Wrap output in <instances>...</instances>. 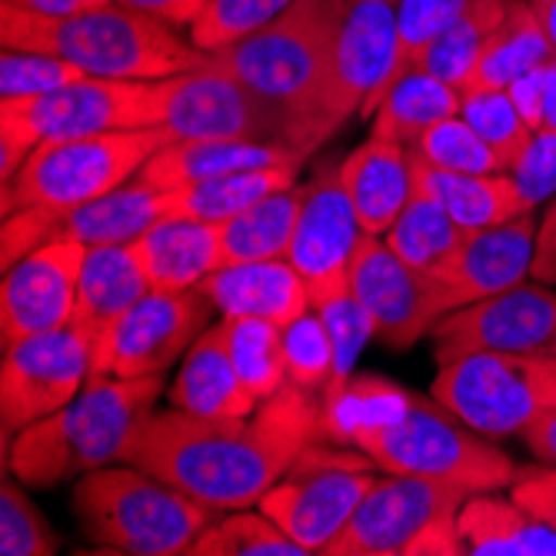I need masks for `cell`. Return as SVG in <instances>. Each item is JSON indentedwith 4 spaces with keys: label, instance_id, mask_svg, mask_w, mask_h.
Returning <instances> with one entry per match:
<instances>
[{
    "label": "cell",
    "instance_id": "obj_15",
    "mask_svg": "<svg viewBox=\"0 0 556 556\" xmlns=\"http://www.w3.org/2000/svg\"><path fill=\"white\" fill-rule=\"evenodd\" d=\"M93 330L67 324L4 346L0 364V414L4 437L58 414L84 390L93 364Z\"/></svg>",
    "mask_w": 556,
    "mask_h": 556
},
{
    "label": "cell",
    "instance_id": "obj_50",
    "mask_svg": "<svg viewBox=\"0 0 556 556\" xmlns=\"http://www.w3.org/2000/svg\"><path fill=\"white\" fill-rule=\"evenodd\" d=\"M117 4L150 14L157 21H167L174 27H190L200 17V11L207 8V0H117Z\"/></svg>",
    "mask_w": 556,
    "mask_h": 556
},
{
    "label": "cell",
    "instance_id": "obj_13",
    "mask_svg": "<svg viewBox=\"0 0 556 556\" xmlns=\"http://www.w3.org/2000/svg\"><path fill=\"white\" fill-rule=\"evenodd\" d=\"M400 0H346L317 127L327 143L353 114L370 121L400 58Z\"/></svg>",
    "mask_w": 556,
    "mask_h": 556
},
{
    "label": "cell",
    "instance_id": "obj_14",
    "mask_svg": "<svg viewBox=\"0 0 556 556\" xmlns=\"http://www.w3.org/2000/svg\"><path fill=\"white\" fill-rule=\"evenodd\" d=\"M214 303L193 290H150L134 307L93 337L90 377H164L207 330Z\"/></svg>",
    "mask_w": 556,
    "mask_h": 556
},
{
    "label": "cell",
    "instance_id": "obj_24",
    "mask_svg": "<svg viewBox=\"0 0 556 556\" xmlns=\"http://www.w3.org/2000/svg\"><path fill=\"white\" fill-rule=\"evenodd\" d=\"M340 180L361 217L364 233L383 237L414 197L410 150L396 140L370 134L340 161Z\"/></svg>",
    "mask_w": 556,
    "mask_h": 556
},
{
    "label": "cell",
    "instance_id": "obj_33",
    "mask_svg": "<svg viewBox=\"0 0 556 556\" xmlns=\"http://www.w3.org/2000/svg\"><path fill=\"white\" fill-rule=\"evenodd\" d=\"M553 47L530 8V0H510V11L503 17V24L493 30V37L486 40L483 54L470 74V87H510L514 80H520L523 74L543 67L546 61H553Z\"/></svg>",
    "mask_w": 556,
    "mask_h": 556
},
{
    "label": "cell",
    "instance_id": "obj_7",
    "mask_svg": "<svg viewBox=\"0 0 556 556\" xmlns=\"http://www.w3.org/2000/svg\"><path fill=\"white\" fill-rule=\"evenodd\" d=\"M164 127L104 130L37 143L11 184H4V217L21 207H80L130 184L140 167L174 143Z\"/></svg>",
    "mask_w": 556,
    "mask_h": 556
},
{
    "label": "cell",
    "instance_id": "obj_28",
    "mask_svg": "<svg viewBox=\"0 0 556 556\" xmlns=\"http://www.w3.org/2000/svg\"><path fill=\"white\" fill-rule=\"evenodd\" d=\"M150 290L154 287L147 280V270L137 257L134 243L87 247L84 264H80V280H77L74 320L90 327L93 333H104Z\"/></svg>",
    "mask_w": 556,
    "mask_h": 556
},
{
    "label": "cell",
    "instance_id": "obj_26",
    "mask_svg": "<svg viewBox=\"0 0 556 556\" xmlns=\"http://www.w3.org/2000/svg\"><path fill=\"white\" fill-rule=\"evenodd\" d=\"M137 257L154 290H193L224 267L220 224L164 217L134 240Z\"/></svg>",
    "mask_w": 556,
    "mask_h": 556
},
{
    "label": "cell",
    "instance_id": "obj_53",
    "mask_svg": "<svg viewBox=\"0 0 556 556\" xmlns=\"http://www.w3.org/2000/svg\"><path fill=\"white\" fill-rule=\"evenodd\" d=\"M530 8H533L536 21H540L546 40L553 47V54H556V0H530Z\"/></svg>",
    "mask_w": 556,
    "mask_h": 556
},
{
    "label": "cell",
    "instance_id": "obj_39",
    "mask_svg": "<svg viewBox=\"0 0 556 556\" xmlns=\"http://www.w3.org/2000/svg\"><path fill=\"white\" fill-rule=\"evenodd\" d=\"M293 4L296 0H207V8L200 11V17L187 30L190 40L214 58L277 21Z\"/></svg>",
    "mask_w": 556,
    "mask_h": 556
},
{
    "label": "cell",
    "instance_id": "obj_3",
    "mask_svg": "<svg viewBox=\"0 0 556 556\" xmlns=\"http://www.w3.org/2000/svg\"><path fill=\"white\" fill-rule=\"evenodd\" d=\"M0 40L11 50H43L87 77L111 80H164L211 64L180 27L140 14L124 4H108L77 17L50 21L14 4H0Z\"/></svg>",
    "mask_w": 556,
    "mask_h": 556
},
{
    "label": "cell",
    "instance_id": "obj_22",
    "mask_svg": "<svg viewBox=\"0 0 556 556\" xmlns=\"http://www.w3.org/2000/svg\"><path fill=\"white\" fill-rule=\"evenodd\" d=\"M307 154L283 140H174L150 157L134 180L180 190L254 167H303Z\"/></svg>",
    "mask_w": 556,
    "mask_h": 556
},
{
    "label": "cell",
    "instance_id": "obj_35",
    "mask_svg": "<svg viewBox=\"0 0 556 556\" xmlns=\"http://www.w3.org/2000/svg\"><path fill=\"white\" fill-rule=\"evenodd\" d=\"M464 233L467 230L450 217L437 197L414 190L410 204L400 211L383 240L403 264L417 267L420 274H437L460 247Z\"/></svg>",
    "mask_w": 556,
    "mask_h": 556
},
{
    "label": "cell",
    "instance_id": "obj_43",
    "mask_svg": "<svg viewBox=\"0 0 556 556\" xmlns=\"http://www.w3.org/2000/svg\"><path fill=\"white\" fill-rule=\"evenodd\" d=\"M87 77L80 67L43 54V50H11L0 54V100H30L54 93L74 80Z\"/></svg>",
    "mask_w": 556,
    "mask_h": 556
},
{
    "label": "cell",
    "instance_id": "obj_4",
    "mask_svg": "<svg viewBox=\"0 0 556 556\" xmlns=\"http://www.w3.org/2000/svg\"><path fill=\"white\" fill-rule=\"evenodd\" d=\"M161 390L164 377H90L67 407L14 433L8 470L24 486L50 490L121 464L134 430L154 414Z\"/></svg>",
    "mask_w": 556,
    "mask_h": 556
},
{
    "label": "cell",
    "instance_id": "obj_2",
    "mask_svg": "<svg viewBox=\"0 0 556 556\" xmlns=\"http://www.w3.org/2000/svg\"><path fill=\"white\" fill-rule=\"evenodd\" d=\"M327 437L364 450L387 473H407L450 483L464 493L510 490L520 467L496 446L453 417L433 396H414L380 377H350L324 393Z\"/></svg>",
    "mask_w": 556,
    "mask_h": 556
},
{
    "label": "cell",
    "instance_id": "obj_19",
    "mask_svg": "<svg viewBox=\"0 0 556 556\" xmlns=\"http://www.w3.org/2000/svg\"><path fill=\"white\" fill-rule=\"evenodd\" d=\"M361 240L364 227L350 204L337 164L333 170H324L314 184L303 187V204L287 254V261L307 283L314 307L350 290V267Z\"/></svg>",
    "mask_w": 556,
    "mask_h": 556
},
{
    "label": "cell",
    "instance_id": "obj_1",
    "mask_svg": "<svg viewBox=\"0 0 556 556\" xmlns=\"http://www.w3.org/2000/svg\"><path fill=\"white\" fill-rule=\"evenodd\" d=\"M327 437V407L317 390L287 383L247 417L150 414L124 446L121 464L167 480L211 510H243Z\"/></svg>",
    "mask_w": 556,
    "mask_h": 556
},
{
    "label": "cell",
    "instance_id": "obj_5",
    "mask_svg": "<svg viewBox=\"0 0 556 556\" xmlns=\"http://www.w3.org/2000/svg\"><path fill=\"white\" fill-rule=\"evenodd\" d=\"M343 11L346 0H296L257 34L214 54L220 71L290 117L293 147L307 157L324 147L317 111L330 80Z\"/></svg>",
    "mask_w": 556,
    "mask_h": 556
},
{
    "label": "cell",
    "instance_id": "obj_37",
    "mask_svg": "<svg viewBox=\"0 0 556 556\" xmlns=\"http://www.w3.org/2000/svg\"><path fill=\"white\" fill-rule=\"evenodd\" d=\"M190 556H311L287 530H280L264 510L250 514L247 507L207 523L190 546Z\"/></svg>",
    "mask_w": 556,
    "mask_h": 556
},
{
    "label": "cell",
    "instance_id": "obj_30",
    "mask_svg": "<svg viewBox=\"0 0 556 556\" xmlns=\"http://www.w3.org/2000/svg\"><path fill=\"white\" fill-rule=\"evenodd\" d=\"M464 90L453 87L424 67H410L390 80L370 114V134L414 147L430 127L460 114Z\"/></svg>",
    "mask_w": 556,
    "mask_h": 556
},
{
    "label": "cell",
    "instance_id": "obj_52",
    "mask_svg": "<svg viewBox=\"0 0 556 556\" xmlns=\"http://www.w3.org/2000/svg\"><path fill=\"white\" fill-rule=\"evenodd\" d=\"M8 4L37 14V17H50V21H64V17H77L97 8H108L114 0H8Z\"/></svg>",
    "mask_w": 556,
    "mask_h": 556
},
{
    "label": "cell",
    "instance_id": "obj_31",
    "mask_svg": "<svg viewBox=\"0 0 556 556\" xmlns=\"http://www.w3.org/2000/svg\"><path fill=\"white\" fill-rule=\"evenodd\" d=\"M303 204V187H283L261 204L240 211L237 217L220 224L224 267L227 264H261V261H287L296 217Z\"/></svg>",
    "mask_w": 556,
    "mask_h": 556
},
{
    "label": "cell",
    "instance_id": "obj_42",
    "mask_svg": "<svg viewBox=\"0 0 556 556\" xmlns=\"http://www.w3.org/2000/svg\"><path fill=\"white\" fill-rule=\"evenodd\" d=\"M314 311L324 317L327 333L333 340V377L324 390V393H330V390H340L353 377V367H357L364 346L374 340V324H370L367 311L361 307V300L353 296V290H343V293L324 300Z\"/></svg>",
    "mask_w": 556,
    "mask_h": 556
},
{
    "label": "cell",
    "instance_id": "obj_49",
    "mask_svg": "<svg viewBox=\"0 0 556 556\" xmlns=\"http://www.w3.org/2000/svg\"><path fill=\"white\" fill-rule=\"evenodd\" d=\"M549 64V61H546ZM546 64L543 67H536V71H530V74H523L520 80H514L507 90H510V97H514V104L520 108V114H523V121L533 127V130H540L543 127V90H546Z\"/></svg>",
    "mask_w": 556,
    "mask_h": 556
},
{
    "label": "cell",
    "instance_id": "obj_10",
    "mask_svg": "<svg viewBox=\"0 0 556 556\" xmlns=\"http://www.w3.org/2000/svg\"><path fill=\"white\" fill-rule=\"evenodd\" d=\"M430 396L490 440L520 437L536 414L556 407V357L470 350L440 364Z\"/></svg>",
    "mask_w": 556,
    "mask_h": 556
},
{
    "label": "cell",
    "instance_id": "obj_17",
    "mask_svg": "<svg viewBox=\"0 0 556 556\" xmlns=\"http://www.w3.org/2000/svg\"><path fill=\"white\" fill-rule=\"evenodd\" d=\"M430 337L437 367L470 350L556 357V290L540 280H523L446 314Z\"/></svg>",
    "mask_w": 556,
    "mask_h": 556
},
{
    "label": "cell",
    "instance_id": "obj_21",
    "mask_svg": "<svg viewBox=\"0 0 556 556\" xmlns=\"http://www.w3.org/2000/svg\"><path fill=\"white\" fill-rule=\"evenodd\" d=\"M536 230L540 220L533 211L500 227L467 230L453 257L437 274H430L437 280L446 314L530 280Z\"/></svg>",
    "mask_w": 556,
    "mask_h": 556
},
{
    "label": "cell",
    "instance_id": "obj_46",
    "mask_svg": "<svg viewBox=\"0 0 556 556\" xmlns=\"http://www.w3.org/2000/svg\"><path fill=\"white\" fill-rule=\"evenodd\" d=\"M510 174L530 211H536L540 204H549L556 197V130L549 127L533 130V140L527 143V150Z\"/></svg>",
    "mask_w": 556,
    "mask_h": 556
},
{
    "label": "cell",
    "instance_id": "obj_27",
    "mask_svg": "<svg viewBox=\"0 0 556 556\" xmlns=\"http://www.w3.org/2000/svg\"><path fill=\"white\" fill-rule=\"evenodd\" d=\"M410 174H414V190L437 197L464 230H486V227L507 224L520 214H530L514 174L440 170L427 164L424 157H417L414 150H410Z\"/></svg>",
    "mask_w": 556,
    "mask_h": 556
},
{
    "label": "cell",
    "instance_id": "obj_48",
    "mask_svg": "<svg viewBox=\"0 0 556 556\" xmlns=\"http://www.w3.org/2000/svg\"><path fill=\"white\" fill-rule=\"evenodd\" d=\"M530 280L556 283V197L546 204V214L536 230V250H533V267Z\"/></svg>",
    "mask_w": 556,
    "mask_h": 556
},
{
    "label": "cell",
    "instance_id": "obj_11",
    "mask_svg": "<svg viewBox=\"0 0 556 556\" xmlns=\"http://www.w3.org/2000/svg\"><path fill=\"white\" fill-rule=\"evenodd\" d=\"M330 443L317 440L300 450L287 473L261 496V510L307 553H327L374 486V470H380L364 450Z\"/></svg>",
    "mask_w": 556,
    "mask_h": 556
},
{
    "label": "cell",
    "instance_id": "obj_36",
    "mask_svg": "<svg viewBox=\"0 0 556 556\" xmlns=\"http://www.w3.org/2000/svg\"><path fill=\"white\" fill-rule=\"evenodd\" d=\"M220 327H224L227 353L240 380L261 403L290 383L280 324H270L261 317H224Z\"/></svg>",
    "mask_w": 556,
    "mask_h": 556
},
{
    "label": "cell",
    "instance_id": "obj_44",
    "mask_svg": "<svg viewBox=\"0 0 556 556\" xmlns=\"http://www.w3.org/2000/svg\"><path fill=\"white\" fill-rule=\"evenodd\" d=\"M283 353L290 383H300L307 390H327L333 377V340L314 307L283 327Z\"/></svg>",
    "mask_w": 556,
    "mask_h": 556
},
{
    "label": "cell",
    "instance_id": "obj_12",
    "mask_svg": "<svg viewBox=\"0 0 556 556\" xmlns=\"http://www.w3.org/2000/svg\"><path fill=\"white\" fill-rule=\"evenodd\" d=\"M157 127L177 140H283L293 147L290 117L220 71L214 58L200 71L157 80Z\"/></svg>",
    "mask_w": 556,
    "mask_h": 556
},
{
    "label": "cell",
    "instance_id": "obj_41",
    "mask_svg": "<svg viewBox=\"0 0 556 556\" xmlns=\"http://www.w3.org/2000/svg\"><path fill=\"white\" fill-rule=\"evenodd\" d=\"M61 549V536L37 503L24 493V483L8 470L0 486V553L4 556H54Z\"/></svg>",
    "mask_w": 556,
    "mask_h": 556
},
{
    "label": "cell",
    "instance_id": "obj_9",
    "mask_svg": "<svg viewBox=\"0 0 556 556\" xmlns=\"http://www.w3.org/2000/svg\"><path fill=\"white\" fill-rule=\"evenodd\" d=\"M467 496L427 477H377L324 556H460L457 514Z\"/></svg>",
    "mask_w": 556,
    "mask_h": 556
},
{
    "label": "cell",
    "instance_id": "obj_47",
    "mask_svg": "<svg viewBox=\"0 0 556 556\" xmlns=\"http://www.w3.org/2000/svg\"><path fill=\"white\" fill-rule=\"evenodd\" d=\"M510 496L556 533V467H520V477L510 483Z\"/></svg>",
    "mask_w": 556,
    "mask_h": 556
},
{
    "label": "cell",
    "instance_id": "obj_38",
    "mask_svg": "<svg viewBox=\"0 0 556 556\" xmlns=\"http://www.w3.org/2000/svg\"><path fill=\"white\" fill-rule=\"evenodd\" d=\"M460 117L496 150L507 170L517 167L527 143L533 140V127L523 121L520 108L507 87H470L464 90Z\"/></svg>",
    "mask_w": 556,
    "mask_h": 556
},
{
    "label": "cell",
    "instance_id": "obj_51",
    "mask_svg": "<svg viewBox=\"0 0 556 556\" xmlns=\"http://www.w3.org/2000/svg\"><path fill=\"white\" fill-rule=\"evenodd\" d=\"M520 437L540 464L556 467V407H546L543 414H536L533 424Z\"/></svg>",
    "mask_w": 556,
    "mask_h": 556
},
{
    "label": "cell",
    "instance_id": "obj_40",
    "mask_svg": "<svg viewBox=\"0 0 556 556\" xmlns=\"http://www.w3.org/2000/svg\"><path fill=\"white\" fill-rule=\"evenodd\" d=\"M414 154L440 170H457V174H510L507 164L500 161L496 150L457 114L450 121H440L430 127L414 147Z\"/></svg>",
    "mask_w": 556,
    "mask_h": 556
},
{
    "label": "cell",
    "instance_id": "obj_32",
    "mask_svg": "<svg viewBox=\"0 0 556 556\" xmlns=\"http://www.w3.org/2000/svg\"><path fill=\"white\" fill-rule=\"evenodd\" d=\"M300 167H254L237 170L227 177H214L204 184H190L180 190H170V211L167 217H193L207 224H224L237 217L240 211L261 204L264 197L293 187Z\"/></svg>",
    "mask_w": 556,
    "mask_h": 556
},
{
    "label": "cell",
    "instance_id": "obj_54",
    "mask_svg": "<svg viewBox=\"0 0 556 556\" xmlns=\"http://www.w3.org/2000/svg\"><path fill=\"white\" fill-rule=\"evenodd\" d=\"M543 127L556 130V58L546 64V90H543Z\"/></svg>",
    "mask_w": 556,
    "mask_h": 556
},
{
    "label": "cell",
    "instance_id": "obj_25",
    "mask_svg": "<svg viewBox=\"0 0 556 556\" xmlns=\"http://www.w3.org/2000/svg\"><path fill=\"white\" fill-rule=\"evenodd\" d=\"M167 400L174 410L197 417H247L261 407L230 361L220 324L207 327L184 353L180 374L167 387Z\"/></svg>",
    "mask_w": 556,
    "mask_h": 556
},
{
    "label": "cell",
    "instance_id": "obj_8",
    "mask_svg": "<svg viewBox=\"0 0 556 556\" xmlns=\"http://www.w3.org/2000/svg\"><path fill=\"white\" fill-rule=\"evenodd\" d=\"M140 127H157V80L80 77L43 97L0 100L4 184L14 180L37 143Z\"/></svg>",
    "mask_w": 556,
    "mask_h": 556
},
{
    "label": "cell",
    "instance_id": "obj_18",
    "mask_svg": "<svg viewBox=\"0 0 556 556\" xmlns=\"http://www.w3.org/2000/svg\"><path fill=\"white\" fill-rule=\"evenodd\" d=\"M350 290L374 324V340L387 350H410L446 317L430 274L403 264L383 237L364 233L350 267Z\"/></svg>",
    "mask_w": 556,
    "mask_h": 556
},
{
    "label": "cell",
    "instance_id": "obj_29",
    "mask_svg": "<svg viewBox=\"0 0 556 556\" xmlns=\"http://www.w3.org/2000/svg\"><path fill=\"white\" fill-rule=\"evenodd\" d=\"M460 536L473 556H556V533L523 510L514 496L473 493L457 514Z\"/></svg>",
    "mask_w": 556,
    "mask_h": 556
},
{
    "label": "cell",
    "instance_id": "obj_23",
    "mask_svg": "<svg viewBox=\"0 0 556 556\" xmlns=\"http://www.w3.org/2000/svg\"><path fill=\"white\" fill-rule=\"evenodd\" d=\"M197 290L224 317H261L280 327L293 324L314 307L307 283L290 261L227 264L214 270Z\"/></svg>",
    "mask_w": 556,
    "mask_h": 556
},
{
    "label": "cell",
    "instance_id": "obj_16",
    "mask_svg": "<svg viewBox=\"0 0 556 556\" xmlns=\"http://www.w3.org/2000/svg\"><path fill=\"white\" fill-rule=\"evenodd\" d=\"M170 190L130 180L80 207H21L4 217V247L0 264L14 267L24 254L47 240H77L84 247L100 243H134L170 211Z\"/></svg>",
    "mask_w": 556,
    "mask_h": 556
},
{
    "label": "cell",
    "instance_id": "obj_20",
    "mask_svg": "<svg viewBox=\"0 0 556 556\" xmlns=\"http://www.w3.org/2000/svg\"><path fill=\"white\" fill-rule=\"evenodd\" d=\"M87 247L77 240H47L4 270L0 287V343L74 324L77 280Z\"/></svg>",
    "mask_w": 556,
    "mask_h": 556
},
{
    "label": "cell",
    "instance_id": "obj_45",
    "mask_svg": "<svg viewBox=\"0 0 556 556\" xmlns=\"http://www.w3.org/2000/svg\"><path fill=\"white\" fill-rule=\"evenodd\" d=\"M477 0H400V58L396 74L410 71L420 58V50L446 27L457 21L464 11H470Z\"/></svg>",
    "mask_w": 556,
    "mask_h": 556
},
{
    "label": "cell",
    "instance_id": "obj_6",
    "mask_svg": "<svg viewBox=\"0 0 556 556\" xmlns=\"http://www.w3.org/2000/svg\"><path fill=\"white\" fill-rule=\"evenodd\" d=\"M74 514L90 543L127 556L190 553L211 507L134 464L90 470L74 486Z\"/></svg>",
    "mask_w": 556,
    "mask_h": 556
},
{
    "label": "cell",
    "instance_id": "obj_34",
    "mask_svg": "<svg viewBox=\"0 0 556 556\" xmlns=\"http://www.w3.org/2000/svg\"><path fill=\"white\" fill-rule=\"evenodd\" d=\"M510 11V0H477L470 11H464L453 24H446L424 50L414 67H424L427 74L453 84V87H467L470 74L483 54L486 40L493 30L503 24Z\"/></svg>",
    "mask_w": 556,
    "mask_h": 556
}]
</instances>
